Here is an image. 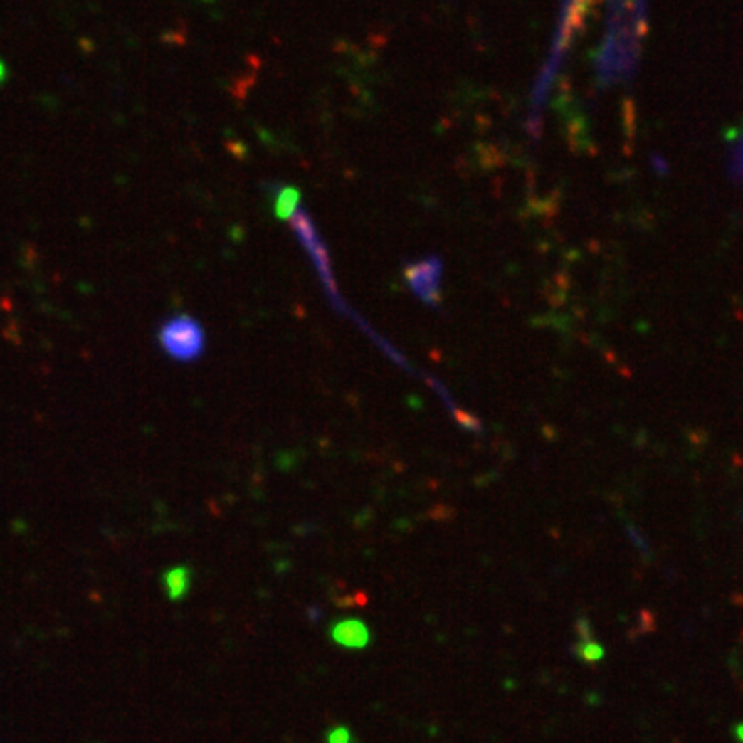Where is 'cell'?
I'll return each instance as SVG.
<instances>
[{
    "mask_svg": "<svg viewBox=\"0 0 743 743\" xmlns=\"http://www.w3.org/2000/svg\"><path fill=\"white\" fill-rule=\"evenodd\" d=\"M289 223H291V229L297 238V242L304 246V250L308 252V256L312 258V265H314V270L325 288V293L330 300V306L337 310L339 314H345L349 316L351 320L359 327L364 320L357 316V312L353 314V310L349 308V304L341 297L339 293V288H337V281H334V273H332V265H330V256H329V248L325 244L322 236L318 233L316 229V223L312 221L310 213L304 209V206H297L291 217H289Z\"/></svg>",
    "mask_w": 743,
    "mask_h": 743,
    "instance_id": "1",
    "label": "cell"
},
{
    "mask_svg": "<svg viewBox=\"0 0 743 743\" xmlns=\"http://www.w3.org/2000/svg\"><path fill=\"white\" fill-rule=\"evenodd\" d=\"M733 735H735V739L739 743H743V722H739V724H735V729H733Z\"/></svg>",
    "mask_w": 743,
    "mask_h": 743,
    "instance_id": "10",
    "label": "cell"
},
{
    "mask_svg": "<svg viewBox=\"0 0 743 743\" xmlns=\"http://www.w3.org/2000/svg\"><path fill=\"white\" fill-rule=\"evenodd\" d=\"M327 742L329 743H351L349 729H345V727H334L332 731H329Z\"/></svg>",
    "mask_w": 743,
    "mask_h": 743,
    "instance_id": "9",
    "label": "cell"
},
{
    "mask_svg": "<svg viewBox=\"0 0 743 743\" xmlns=\"http://www.w3.org/2000/svg\"><path fill=\"white\" fill-rule=\"evenodd\" d=\"M576 655L582 660H586V663H597V660L603 659L605 650L595 640H580V644L576 646Z\"/></svg>",
    "mask_w": 743,
    "mask_h": 743,
    "instance_id": "7",
    "label": "cell"
},
{
    "mask_svg": "<svg viewBox=\"0 0 743 743\" xmlns=\"http://www.w3.org/2000/svg\"><path fill=\"white\" fill-rule=\"evenodd\" d=\"M6 75H9V73H6V66H4V62L0 60V85L6 81Z\"/></svg>",
    "mask_w": 743,
    "mask_h": 743,
    "instance_id": "11",
    "label": "cell"
},
{
    "mask_svg": "<svg viewBox=\"0 0 743 743\" xmlns=\"http://www.w3.org/2000/svg\"><path fill=\"white\" fill-rule=\"evenodd\" d=\"M731 172L737 180H743V139L742 143L735 147L733 157H731Z\"/></svg>",
    "mask_w": 743,
    "mask_h": 743,
    "instance_id": "8",
    "label": "cell"
},
{
    "mask_svg": "<svg viewBox=\"0 0 743 743\" xmlns=\"http://www.w3.org/2000/svg\"><path fill=\"white\" fill-rule=\"evenodd\" d=\"M165 584V593L169 601H180L188 595L190 586H192V572L188 566H178V568H172L164 578Z\"/></svg>",
    "mask_w": 743,
    "mask_h": 743,
    "instance_id": "5",
    "label": "cell"
},
{
    "mask_svg": "<svg viewBox=\"0 0 743 743\" xmlns=\"http://www.w3.org/2000/svg\"><path fill=\"white\" fill-rule=\"evenodd\" d=\"M330 636L337 644L341 646H349V648H364L370 642V632L368 626L357 621V619H345L332 626Z\"/></svg>",
    "mask_w": 743,
    "mask_h": 743,
    "instance_id": "4",
    "label": "cell"
},
{
    "mask_svg": "<svg viewBox=\"0 0 743 743\" xmlns=\"http://www.w3.org/2000/svg\"><path fill=\"white\" fill-rule=\"evenodd\" d=\"M205 330L188 314H178L165 320L159 329V345L178 362H194L205 351Z\"/></svg>",
    "mask_w": 743,
    "mask_h": 743,
    "instance_id": "2",
    "label": "cell"
},
{
    "mask_svg": "<svg viewBox=\"0 0 743 743\" xmlns=\"http://www.w3.org/2000/svg\"><path fill=\"white\" fill-rule=\"evenodd\" d=\"M300 206V192L295 188H283L275 199V213L279 217H291V213Z\"/></svg>",
    "mask_w": 743,
    "mask_h": 743,
    "instance_id": "6",
    "label": "cell"
},
{
    "mask_svg": "<svg viewBox=\"0 0 743 743\" xmlns=\"http://www.w3.org/2000/svg\"><path fill=\"white\" fill-rule=\"evenodd\" d=\"M442 260L440 256H426L423 260H417L405 268V279L409 283L411 291L428 306L438 308L442 300L440 281H442Z\"/></svg>",
    "mask_w": 743,
    "mask_h": 743,
    "instance_id": "3",
    "label": "cell"
}]
</instances>
